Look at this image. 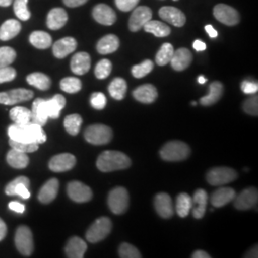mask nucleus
<instances>
[{"label": "nucleus", "mask_w": 258, "mask_h": 258, "mask_svg": "<svg viewBox=\"0 0 258 258\" xmlns=\"http://www.w3.org/2000/svg\"><path fill=\"white\" fill-rule=\"evenodd\" d=\"M192 61L191 52L186 48H180L174 51L170 63L176 71H183L186 69Z\"/></svg>", "instance_id": "nucleus-23"}, {"label": "nucleus", "mask_w": 258, "mask_h": 258, "mask_svg": "<svg viewBox=\"0 0 258 258\" xmlns=\"http://www.w3.org/2000/svg\"><path fill=\"white\" fill-rule=\"evenodd\" d=\"M152 19V11L147 6L135 7L129 19L128 26L130 31L138 32L141 28Z\"/></svg>", "instance_id": "nucleus-11"}, {"label": "nucleus", "mask_w": 258, "mask_h": 258, "mask_svg": "<svg viewBox=\"0 0 258 258\" xmlns=\"http://www.w3.org/2000/svg\"><path fill=\"white\" fill-rule=\"evenodd\" d=\"M17 77V71L13 67H2L0 68V83H8L15 80Z\"/></svg>", "instance_id": "nucleus-51"}, {"label": "nucleus", "mask_w": 258, "mask_h": 258, "mask_svg": "<svg viewBox=\"0 0 258 258\" xmlns=\"http://www.w3.org/2000/svg\"><path fill=\"white\" fill-rule=\"evenodd\" d=\"M10 139L24 142V143H37L38 145L46 142V134L42 126L35 122H28L23 124L14 123L8 128Z\"/></svg>", "instance_id": "nucleus-1"}, {"label": "nucleus", "mask_w": 258, "mask_h": 258, "mask_svg": "<svg viewBox=\"0 0 258 258\" xmlns=\"http://www.w3.org/2000/svg\"><path fill=\"white\" fill-rule=\"evenodd\" d=\"M243 108L244 111L251 115V116H257L258 115V97L257 95H252L251 97H249V99H247L244 104H243Z\"/></svg>", "instance_id": "nucleus-49"}, {"label": "nucleus", "mask_w": 258, "mask_h": 258, "mask_svg": "<svg viewBox=\"0 0 258 258\" xmlns=\"http://www.w3.org/2000/svg\"><path fill=\"white\" fill-rule=\"evenodd\" d=\"M113 137L112 129L104 124H92L88 126L84 131V138L89 143L95 146L106 145L110 142Z\"/></svg>", "instance_id": "nucleus-4"}, {"label": "nucleus", "mask_w": 258, "mask_h": 258, "mask_svg": "<svg viewBox=\"0 0 258 258\" xmlns=\"http://www.w3.org/2000/svg\"><path fill=\"white\" fill-rule=\"evenodd\" d=\"M236 192L231 187H221L212 195V204L215 208H221L234 200Z\"/></svg>", "instance_id": "nucleus-26"}, {"label": "nucleus", "mask_w": 258, "mask_h": 258, "mask_svg": "<svg viewBox=\"0 0 258 258\" xmlns=\"http://www.w3.org/2000/svg\"><path fill=\"white\" fill-rule=\"evenodd\" d=\"M192 198V207L191 211L194 218L201 219L203 218L206 211H207V204H208V194L204 189H197L194 194Z\"/></svg>", "instance_id": "nucleus-24"}, {"label": "nucleus", "mask_w": 258, "mask_h": 258, "mask_svg": "<svg viewBox=\"0 0 258 258\" xmlns=\"http://www.w3.org/2000/svg\"><path fill=\"white\" fill-rule=\"evenodd\" d=\"M87 1L88 0H63L65 5L70 7V8L82 6L83 4H85Z\"/></svg>", "instance_id": "nucleus-55"}, {"label": "nucleus", "mask_w": 258, "mask_h": 258, "mask_svg": "<svg viewBox=\"0 0 258 258\" xmlns=\"http://www.w3.org/2000/svg\"><path fill=\"white\" fill-rule=\"evenodd\" d=\"M234 199H235L234 206L237 210L240 211L249 210L257 204V189L255 187L246 188L237 197L235 196Z\"/></svg>", "instance_id": "nucleus-15"}, {"label": "nucleus", "mask_w": 258, "mask_h": 258, "mask_svg": "<svg viewBox=\"0 0 258 258\" xmlns=\"http://www.w3.org/2000/svg\"><path fill=\"white\" fill-rule=\"evenodd\" d=\"M112 63L108 59H102L98 62L95 68V75L99 80L106 79L111 73Z\"/></svg>", "instance_id": "nucleus-47"}, {"label": "nucleus", "mask_w": 258, "mask_h": 258, "mask_svg": "<svg viewBox=\"0 0 258 258\" xmlns=\"http://www.w3.org/2000/svg\"><path fill=\"white\" fill-rule=\"evenodd\" d=\"M68 15L62 8H54L47 16V26L51 30H58L67 23Z\"/></svg>", "instance_id": "nucleus-27"}, {"label": "nucleus", "mask_w": 258, "mask_h": 258, "mask_svg": "<svg viewBox=\"0 0 258 258\" xmlns=\"http://www.w3.org/2000/svg\"><path fill=\"white\" fill-rule=\"evenodd\" d=\"M70 67L72 72L76 75L82 76L86 74L91 67V57L85 52H80L73 55L71 59Z\"/></svg>", "instance_id": "nucleus-22"}, {"label": "nucleus", "mask_w": 258, "mask_h": 258, "mask_svg": "<svg viewBox=\"0 0 258 258\" xmlns=\"http://www.w3.org/2000/svg\"><path fill=\"white\" fill-rule=\"evenodd\" d=\"M34 97V93L31 90L19 88L13 89L8 92L0 93V103L5 105H14L21 102H26Z\"/></svg>", "instance_id": "nucleus-12"}, {"label": "nucleus", "mask_w": 258, "mask_h": 258, "mask_svg": "<svg viewBox=\"0 0 258 258\" xmlns=\"http://www.w3.org/2000/svg\"><path fill=\"white\" fill-rule=\"evenodd\" d=\"M66 104V100L62 95H55L52 99L47 100V107L49 118L51 119H57L59 117L60 111L64 108Z\"/></svg>", "instance_id": "nucleus-33"}, {"label": "nucleus", "mask_w": 258, "mask_h": 258, "mask_svg": "<svg viewBox=\"0 0 258 258\" xmlns=\"http://www.w3.org/2000/svg\"><path fill=\"white\" fill-rule=\"evenodd\" d=\"M78 43L74 37H63L57 40L53 46V54L57 58H64L77 49Z\"/></svg>", "instance_id": "nucleus-21"}, {"label": "nucleus", "mask_w": 258, "mask_h": 258, "mask_svg": "<svg viewBox=\"0 0 258 258\" xmlns=\"http://www.w3.org/2000/svg\"><path fill=\"white\" fill-rule=\"evenodd\" d=\"M60 88L62 91L69 94L79 92L82 89V82L74 77H68L61 80Z\"/></svg>", "instance_id": "nucleus-42"}, {"label": "nucleus", "mask_w": 258, "mask_h": 258, "mask_svg": "<svg viewBox=\"0 0 258 258\" xmlns=\"http://www.w3.org/2000/svg\"><path fill=\"white\" fill-rule=\"evenodd\" d=\"M206 82H207V79H206L204 76H199V77H198V83L204 84Z\"/></svg>", "instance_id": "nucleus-61"}, {"label": "nucleus", "mask_w": 258, "mask_h": 258, "mask_svg": "<svg viewBox=\"0 0 258 258\" xmlns=\"http://www.w3.org/2000/svg\"><path fill=\"white\" fill-rule=\"evenodd\" d=\"M29 40L33 46L37 49H47L52 45V37L51 36L43 31H35L33 32Z\"/></svg>", "instance_id": "nucleus-36"}, {"label": "nucleus", "mask_w": 258, "mask_h": 258, "mask_svg": "<svg viewBox=\"0 0 258 258\" xmlns=\"http://www.w3.org/2000/svg\"><path fill=\"white\" fill-rule=\"evenodd\" d=\"M10 118L18 124L28 123L31 121V111L26 107L17 106L10 110Z\"/></svg>", "instance_id": "nucleus-39"}, {"label": "nucleus", "mask_w": 258, "mask_h": 258, "mask_svg": "<svg viewBox=\"0 0 258 258\" xmlns=\"http://www.w3.org/2000/svg\"><path fill=\"white\" fill-rule=\"evenodd\" d=\"M9 145L11 148L19 150L21 152H25V153H32V152L37 151L38 149V146H39L37 143H24V142L15 141L12 139H10Z\"/></svg>", "instance_id": "nucleus-46"}, {"label": "nucleus", "mask_w": 258, "mask_h": 258, "mask_svg": "<svg viewBox=\"0 0 258 258\" xmlns=\"http://www.w3.org/2000/svg\"><path fill=\"white\" fill-rule=\"evenodd\" d=\"M76 157L71 153H61L53 157L49 162V168L54 172H64L76 165Z\"/></svg>", "instance_id": "nucleus-14"}, {"label": "nucleus", "mask_w": 258, "mask_h": 258, "mask_svg": "<svg viewBox=\"0 0 258 258\" xmlns=\"http://www.w3.org/2000/svg\"><path fill=\"white\" fill-rule=\"evenodd\" d=\"M107 204L111 212L114 214H122L126 212L129 206V194L127 190L118 186L111 190L108 194Z\"/></svg>", "instance_id": "nucleus-5"}, {"label": "nucleus", "mask_w": 258, "mask_h": 258, "mask_svg": "<svg viewBox=\"0 0 258 258\" xmlns=\"http://www.w3.org/2000/svg\"><path fill=\"white\" fill-rule=\"evenodd\" d=\"M15 244L19 252L24 256H30L34 251L33 233L26 226L18 228L15 235Z\"/></svg>", "instance_id": "nucleus-8"}, {"label": "nucleus", "mask_w": 258, "mask_h": 258, "mask_svg": "<svg viewBox=\"0 0 258 258\" xmlns=\"http://www.w3.org/2000/svg\"><path fill=\"white\" fill-rule=\"evenodd\" d=\"M90 102L93 108L97 110H102L106 105V97L101 92L93 93Z\"/></svg>", "instance_id": "nucleus-50"}, {"label": "nucleus", "mask_w": 258, "mask_h": 258, "mask_svg": "<svg viewBox=\"0 0 258 258\" xmlns=\"http://www.w3.org/2000/svg\"><path fill=\"white\" fill-rule=\"evenodd\" d=\"M192 46H194V49H195L196 51H198V52L204 51V50H206V48H207L206 43L203 42L202 40H200V39H196V40L194 41Z\"/></svg>", "instance_id": "nucleus-56"}, {"label": "nucleus", "mask_w": 258, "mask_h": 258, "mask_svg": "<svg viewBox=\"0 0 258 258\" xmlns=\"http://www.w3.org/2000/svg\"><path fill=\"white\" fill-rule=\"evenodd\" d=\"M241 89L245 94H256L258 91L257 83L244 81L241 85Z\"/></svg>", "instance_id": "nucleus-53"}, {"label": "nucleus", "mask_w": 258, "mask_h": 258, "mask_svg": "<svg viewBox=\"0 0 258 258\" xmlns=\"http://www.w3.org/2000/svg\"><path fill=\"white\" fill-rule=\"evenodd\" d=\"M112 230V222L107 217L97 219L86 231V239L90 243H98L105 239Z\"/></svg>", "instance_id": "nucleus-6"}, {"label": "nucleus", "mask_w": 258, "mask_h": 258, "mask_svg": "<svg viewBox=\"0 0 258 258\" xmlns=\"http://www.w3.org/2000/svg\"><path fill=\"white\" fill-rule=\"evenodd\" d=\"M159 16L163 20L174 25L176 27L184 26L185 20H186L185 16L182 11H180L175 7H170V6H166V7L161 8L159 11Z\"/></svg>", "instance_id": "nucleus-17"}, {"label": "nucleus", "mask_w": 258, "mask_h": 258, "mask_svg": "<svg viewBox=\"0 0 258 258\" xmlns=\"http://www.w3.org/2000/svg\"><path fill=\"white\" fill-rule=\"evenodd\" d=\"M120 46L119 38L115 35H107L102 37L98 44H97V50L102 55H108L116 52Z\"/></svg>", "instance_id": "nucleus-29"}, {"label": "nucleus", "mask_w": 258, "mask_h": 258, "mask_svg": "<svg viewBox=\"0 0 258 258\" xmlns=\"http://www.w3.org/2000/svg\"><path fill=\"white\" fill-rule=\"evenodd\" d=\"M192 258H211V255L204 250H196L191 255Z\"/></svg>", "instance_id": "nucleus-59"}, {"label": "nucleus", "mask_w": 258, "mask_h": 258, "mask_svg": "<svg viewBox=\"0 0 258 258\" xmlns=\"http://www.w3.org/2000/svg\"><path fill=\"white\" fill-rule=\"evenodd\" d=\"M127 90L126 82L121 78H116L111 82L108 86V92L111 97L117 101H120L125 97Z\"/></svg>", "instance_id": "nucleus-34"}, {"label": "nucleus", "mask_w": 258, "mask_h": 258, "mask_svg": "<svg viewBox=\"0 0 258 258\" xmlns=\"http://www.w3.org/2000/svg\"><path fill=\"white\" fill-rule=\"evenodd\" d=\"M119 254L121 258H141L142 255L136 247L128 243H122L119 248Z\"/></svg>", "instance_id": "nucleus-48"}, {"label": "nucleus", "mask_w": 258, "mask_h": 258, "mask_svg": "<svg viewBox=\"0 0 258 258\" xmlns=\"http://www.w3.org/2000/svg\"><path fill=\"white\" fill-rule=\"evenodd\" d=\"M21 30V24L16 19L6 20L0 27V39L7 41L17 37Z\"/></svg>", "instance_id": "nucleus-30"}, {"label": "nucleus", "mask_w": 258, "mask_h": 258, "mask_svg": "<svg viewBox=\"0 0 258 258\" xmlns=\"http://www.w3.org/2000/svg\"><path fill=\"white\" fill-rule=\"evenodd\" d=\"M28 0H15L14 12L20 20L27 21L31 18V13L28 10Z\"/></svg>", "instance_id": "nucleus-45"}, {"label": "nucleus", "mask_w": 258, "mask_h": 258, "mask_svg": "<svg viewBox=\"0 0 258 258\" xmlns=\"http://www.w3.org/2000/svg\"><path fill=\"white\" fill-rule=\"evenodd\" d=\"M192 198L187 194H181L178 195L176 200V212L182 218L186 217L191 211Z\"/></svg>", "instance_id": "nucleus-37"}, {"label": "nucleus", "mask_w": 258, "mask_h": 258, "mask_svg": "<svg viewBox=\"0 0 258 258\" xmlns=\"http://www.w3.org/2000/svg\"><path fill=\"white\" fill-rule=\"evenodd\" d=\"M205 30L207 31L208 35L212 37V38H215V37H217V36H218L217 31H216L214 28L212 27V25H210V24L205 26Z\"/></svg>", "instance_id": "nucleus-58"}, {"label": "nucleus", "mask_w": 258, "mask_h": 258, "mask_svg": "<svg viewBox=\"0 0 258 258\" xmlns=\"http://www.w3.org/2000/svg\"><path fill=\"white\" fill-rule=\"evenodd\" d=\"M173 53H174L173 46L170 43H164L157 53L156 57H155L157 64L164 66L169 63Z\"/></svg>", "instance_id": "nucleus-40"}, {"label": "nucleus", "mask_w": 258, "mask_h": 258, "mask_svg": "<svg viewBox=\"0 0 258 258\" xmlns=\"http://www.w3.org/2000/svg\"><path fill=\"white\" fill-rule=\"evenodd\" d=\"M6 160L10 166L14 168H18V169L25 168L29 164V157H28L27 153L21 152V151L14 149V148H12L8 152V154L6 156Z\"/></svg>", "instance_id": "nucleus-32"}, {"label": "nucleus", "mask_w": 258, "mask_h": 258, "mask_svg": "<svg viewBox=\"0 0 258 258\" xmlns=\"http://www.w3.org/2000/svg\"><path fill=\"white\" fill-rule=\"evenodd\" d=\"M131 161L127 155L120 151L106 150L97 160V167L102 172H111L128 168Z\"/></svg>", "instance_id": "nucleus-2"}, {"label": "nucleus", "mask_w": 258, "mask_h": 258, "mask_svg": "<svg viewBox=\"0 0 258 258\" xmlns=\"http://www.w3.org/2000/svg\"><path fill=\"white\" fill-rule=\"evenodd\" d=\"M134 98L143 103H152L155 102L158 97V92L155 86L152 84H144L139 86L133 91Z\"/></svg>", "instance_id": "nucleus-28"}, {"label": "nucleus", "mask_w": 258, "mask_h": 258, "mask_svg": "<svg viewBox=\"0 0 258 258\" xmlns=\"http://www.w3.org/2000/svg\"><path fill=\"white\" fill-rule=\"evenodd\" d=\"M26 80L30 85L35 86L36 88L42 91H46L51 86L50 78L43 73L37 72V73L28 75Z\"/></svg>", "instance_id": "nucleus-38"}, {"label": "nucleus", "mask_w": 258, "mask_h": 258, "mask_svg": "<svg viewBox=\"0 0 258 258\" xmlns=\"http://www.w3.org/2000/svg\"><path fill=\"white\" fill-rule=\"evenodd\" d=\"M191 104H192V105H196V102H191Z\"/></svg>", "instance_id": "nucleus-62"}, {"label": "nucleus", "mask_w": 258, "mask_h": 258, "mask_svg": "<svg viewBox=\"0 0 258 258\" xmlns=\"http://www.w3.org/2000/svg\"><path fill=\"white\" fill-rule=\"evenodd\" d=\"M236 178L237 172L231 167L226 166L213 167L207 174V181L212 185L230 184L236 180Z\"/></svg>", "instance_id": "nucleus-7"}, {"label": "nucleus", "mask_w": 258, "mask_h": 258, "mask_svg": "<svg viewBox=\"0 0 258 258\" xmlns=\"http://www.w3.org/2000/svg\"><path fill=\"white\" fill-rule=\"evenodd\" d=\"M224 92V86L220 82H214L210 85V92L200 99V102L204 106H211L216 103L220 99Z\"/></svg>", "instance_id": "nucleus-31"}, {"label": "nucleus", "mask_w": 258, "mask_h": 258, "mask_svg": "<svg viewBox=\"0 0 258 258\" xmlns=\"http://www.w3.org/2000/svg\"><path fill=\"white\" fill-rule=\"evenodd\" d=\"M154 207L157 213L165 219L171 218L174 214V209L172 205L171 197L166 192H160L154 199Z\"/></svg>", "instance_id": "nucleus-16"}, {"label": "nucleus", "mask_w": 258, "mask_h": 258, "mask_svg": "<svg viewBox=\"0 0 258 258\" xmlns=\"http://www.w3.org/2000/svg\"><path fill=\"white\" fill-rule=\"evenodd\" d=\"M144 29L147 33H151L157 37H167L171 32L166 24L158 20H149L144 25Z\"/></svg>", "instance_id": "nucleus-35"}, {"label": "nucleus", "mask_w": 258, "mask_h": 258, "mask_svg": "<svg viewBox=\"0 0 258 258\" xmlns=\"http://www.w3.org/2000/svg\"><path fill=\"white\" fill-rule=\"evenodd\" d=\"M87 249V245L82 238L73 236L68 240L65 246L66 256L70 258H83Z\"/></svg>", "instance_id": "nucleus-25"}, {"label": "nucleus", "mask_w": 258, "mask_h": 258, "mask_svg": "<svg viewBox=\"0 0 258 258\" xmlns=\"http://www.w3.org/2000/svg\"><path fill=\"white\" fill-rule=\"evenodd\" d=\"M30 180L26 176H19L5 187V194L10 196L19 195L22 199H29L31 194L29 191Z\"/></svg>", "instance_id": "nucleus-13"}, {"label": "nucleus", "mask_w": 258, "mask_h": 258, "mask_svg": "<svg viewBox=\"0 0 258 258\" xmlns=\"http://www.w3.org/2000/svg\"><path fill=\"white\" fill-rule=\"evenodd\" d=\"M13 0H0V6L1 7H8L12 4Z\"/></svg>", "instance_id": "nucleus-60"}, {"label": "nucleus", "mask_w": 258, "mask_h": 258, "mask_svg": "<svg viewBox=\"0 0 258 258\" xmlns=\"http://www.w3.org/2000/svg\"><path fill=\"white\" fill-rule=\"evenodd\" d=\"M93 18L102 25L110 26L113 25L117 19L114 10L108 5L99 4L93 9Z\"/></svg>", "instance_id": "nucleus-18"}, {"label": "nucleus", "mask_w": 258, "mask_h": 258, "mask_svg": "<svg viewBox=\"0 0 258 258\" xmlns=\"http://www.w3.org/2000/svg\"><path fill=\"white\" fill-rule=\"evenodd\" d=\"M17 57L16 51L11 47H0V68L12 64Z\"/></svg>", "instance_id": "nucleus-43"}, {"label": "nucleus", "mask_w": 258, "mask_h": 258, "mask_svg": "<svg viewBox=\"0 0 258 258\" xmlns=\"http://www.w3.org/2000/svg\"><path fill=\"white\" fill-rule=\"evenodd\" d=\"M67 194L70 199L77 203L89 202L93 197L91 188L79 181H73L68 184Z\"/></svg>", "instance_id": "nucleus-9"}, {"label": "nucleus", "mask_w": 258, "mask_h": 258, "mask_svg": "<svg viewBox=\"0 0 258 258\" xmlns=\"http://www.w3.org/2000/svg\"><path fill=\"white\" fill-rule=\"evenodd\" d=\"M140 0H116V6L122 12H129L138 5Z\"/></svg>", "instance_id": "nucleus-52"}, {"label": "nucleus", "mask_w": 258, "mask_h": 258, "mask_svg": "<svg viewBox=\"0 0 258 258\" xmlns=\"http://www.w3.org/2000/svg\"><path fill=\"white\" fill-rule=\"evenodd\" d=\"M173 1H177V0H173Z\"/></svg>", "instance_id": "nucleus-63"}, {"label": "nucleus", "mask_w": 258, "mask_h": 258, "mask_svg": "<svg viewBox=\"0 0 258 258\" xmlns=\"http://www.w3.org/2000/svg\"><path fill=\"white\" fill-rule=\"evenodd\" d=\"M58 187H59V183L57 179L52 178L49 181H47L46 183L42 185V187L38 192L37 195L38 201L42 204L53 202L58 192Z\"/></svg>", "instance_id": "nucleus-20"}, {"label": "nucleus", "mask_w": 258, "mask_h": 258, "mask_svg": "<svg viewBox=\"0 0 258 258\" xmlns=\"http://www.w3.org/2000/svg\"><path fill=\"white\" fill-rule=\"evenodd\" d=\"M6 234H7V226L5 222L0 218V241L4 239Z\"/></svg>", "instance_id": "nucleus-57"}, {"label": "nucleus", "mask_w": 258, "mask_h": 258, "mask_svg": "<svg viewBox=\"0 0 258 258\" xmlns=\"http://www.w3.org/2000/svg\"><path fill=\"white\" fill-rule=\"evenodd\" d=\"M153 67H154L153 62L150 59H147V60L143 61L140 64L133 66L132 69H131V72L135 78L142 79V78H144L147 75L149 74L152 71Z\"/></svg>", "instance_id": "nucleus-44"}, {"label": "nucleus", "mask_w": 258, "mask_h": 258, "mask_svg": "<svg viewBox=\"0 0 258 258\" xmlns=\"http://www.w3.org/2000/svg\"><path fill=\"white\" fill-rule=\"evenodd\" d=\"M9 209L11 211L17 212V213H20V214L25 212V206L23 204H20L19 202H16V201L10 202Z\"/></svg>", "instance_id": "nucleus-54"}, {"label": "nucleus", "mask_w": 258, "mask_h": 258, "mask_svg": "<svg viewBox=\"0 0 258 258\" xmlns=\"http://www.w3.org/2000/svg\"><path fill=\"white\" fill-rule=\"evenodd\" d=\"M214 18L223 24L228 26H234L239 23L240 17L238 12L226 4H218L213 9Z\"/></svg>", "instance_id": "nucleus-10"}, {"label": "nucleus", "mask_w": 258, "mask_h": 258, "mask_svg": "<svg viewBox=\"0 0 258 258\" xmlns=\"http://www.w3.org/2000/svg\"><path fill=\"white\" fill-rule=\"evenodd\" d=\"M190 154L189 147L181 141H170L166 143L160 151L161 158L167 162H178L185 160Z\"/></svg>", "instance_id": "nucleus-3"}, {"label": "nucleus", "mask_w": 258, "mask_h": 258, "mask_svg": "<svg viewBox=\"0 0 258 258\" xmlns=\"http://www.w3.org/2000/svg\"><path fill=\"white\" fill-rule=\"evenodd\" d=\"M64 127L70 135H77L80 132V129L83 123V119L79 114H72L65 118Z\"/></svg>", "instance_id": "nucleus-41"}, {"label": "nucleus", "mask_w": 258, "mask_h": 258, "mask_svg": "<svg viewBox=\"0 0 258 258\" xmlns=\"http://www.w3.org/2000/svg\"><path fill=\"white\" fill-rule=\"evenodd\" d=\"M49 119V113L47 107V100L37 99L33 102V107L31 111V121L35 122L40 126L46 124Z\"/></svg>", "instance_id": "nucleus-19"}]
</instances>
